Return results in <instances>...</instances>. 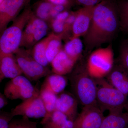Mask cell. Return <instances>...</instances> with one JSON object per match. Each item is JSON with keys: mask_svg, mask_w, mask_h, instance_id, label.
I'll return each mask as SVG.
<instances>
[{"mask_svg": "<svg viewBox=\"0 0 128 128\" xmlns=\"http://www.w3.org/2000/svg\"><path fill=\"white\" fill-rule=\"evenodd\" d=\"M13 117L22 116L28 118H44L46 114V110L40 94L25 100L12 110Z\"/></svg>", "mask_w": 128, "mask_h": 128, "instance_id": "9c48e42d", "label": "cell"}, {"mask_svg": "<svg viewBox=\"0 0 128 128\" xmlns=\"http://www.w3.org/2000/svg\"><path fill=\"white\" fill-rule=\"evenodd\" d=\"M128 114L123 111L110 112L99 128H128Z\"/></svg>", "mask_w": 128, "mask_h": 128, "instance_id": "ac0fdd59", "label": "cell"}, {"mask_svg": "<svg viewBox=\"0 0 128 128\" xmlns=\"http://www.w3.org/2000/svg\"><path fill=\"white\" fill-rule=\"evenodd\" d=\"M70 73L72 90L78 102L83 107L97 105L96 83L88 70L86 63L81 62Z\"/></svg>", "mask_w": 128, "mask_h": 128, "instance_id": "7a4b0ae2", "label": "cell"}, {"mask_svg": "<svg viewBox=\"0 0 128 128\" xmlns=\"http://www.w3.org/2000/svg\"><path fill=\"white\" fill-rule=\"evenodd\" d=\"M120 22L116 2L104 0L94 6L90 25L84 36L86 51L110 42L117 34Z\"/></svg>", "mask_w": 128, "mask_h": 128, "instance_id": "6da1fadb", "label": "cell"}, {"mask_svg": "<svg viewBox=\"0 0 128 128\" xmlns=\"http://www.w3.org/2000/svg\"><path fill=\"white\" fill-rule=\"evenodd\" d=\"M64 36L52 33L50 40L48 43L46 50V56L49 63L51 64L56 56L62 49V40Z\"/></svg>", "mask_w": 128, "mask_h": 128, "instance_id": "603a6c76", "label": "cell"}, {"mask_svg": "<svg viewBox=\"0 0 128 128\" xmlns=\"http://www.w3.org/2000/svg\"><path fill=\"white\" fill-rule=\"evenodd\" d=\"M50 28L54 33L57 35H60L64 37V35L69 32L65 22L58 20L54 19L50 22Z\"/></svg>", "mask_w": 128, "mask_h": 128, "instance_id": "4316f807", "label": "cell"}, {"mask_svg": "<svg viewBox=\"0 0 128 128\" xmlns=\"http://www.w3.org/2000/svg\"><path fill=\"white\" fill-rule=\"evenodd\" d=\"M119 61V65L128 72V40L121 46Z\"/></svg>", "mask_w": 128, "mask_h": 128, "instance_id": "83f0119b", "label": "cell"}, {"mask_svg": "<svg viewBox=\"0 0 128 128\" xmlns=\"http://www.w3.org/2000/svg\"><path fill=\"white\" fill-rule=\"evenodd\" d=\"M124 108H125V109L126 110V111H127L126 112L127 113V114H128V103H127V104H126V106H125Z\"/></svg>", "mask_w": 128, "mask_h": 128, "instance_id": "e575fe53", "label": "cell"}, {"mask_svg": "<svg viewBox=\"0 0 128 128\" xmlns=\"http://www.w3.org/2000/svg\"><path fill=\"white\" fill-rule=\"evenodd\" d=\"M8 104L7 98L4 94L0 93V109L6 106Z\"/></svg>", "mask_w": 128, "mask_h": 128, "instance_id": "836d02e7", "label": "cell"}, {"mask_svg": "<svg viewBox=\"0 0 128 128\" xmlns=\"http://www.w3.org/2000/svg\"><path fill=\"white\" fill-rule=\"evenodd\" d=\"M52 34L36 44L31 49L33 57L36 61L43 66L47 67L49 63L46 56V50Z\"/></svg>", "mask_w": 128, "mask_h": 128, "instance_id": "ffe728a7", "label": "cell"}, {"mask_svg": "<svg viewBox=\"0 0 128 128\" xmlns=\"http://www.w3.org/2000/svg\"><path fill=\"white\" fill-rule=\"evenodd\" d=\"M54 5H62L70 8L73 4V0H46Z\"/></svg>", "mask_w": 128, "mask_h": 128, "instance_id": "1f68e13d", "label": "cell"}, {"mask_svg": "<svg viewBox=\"0 0 128 128\" xmlns=\"http://www.w3.org/2000/svg\"><path fill=\"white\" fill-rule=\"evenodd\" d=\"M95 80L97 86L96 103L101 111L103 112L106 110L123 111L128 102V96L114 88L104 78Z\"/></svg>", "mask_w": 128, "mask_h": 128, "instance_id": "277c9868", "label": "cell"}, {"mask_svg": "<svg viewBox=\"0 0 128 128\" xmlns=\"http://www.w3.org/2000/svg\"><path fill=\"white\" fill-rule=\"evenodd\" d=\"M67 83V79L64 76L50 74L47 76L40 90L50 92L57 96L64 91Z\"/></svg>", "mask_w": 128, "mask_h": 128, "instance_id": "e0dca14e", "label": "cell"}, {"mask_svg": "<svg viewBox=\"0 0 128 128\" xmlns=\"http://www.w3.org/2000/svg\"><path fill=\"white\" fill-rule=\"evenodd\" d=\"M54 6L46 0H41L34 4L32 8L37 17L48 23L50 21V12Z\"/></svg>", "mask_w": 128, "mask_h": 128, "instance_id": "cb8c5ba5", "label": "cell"}, {"mask_svg": "<svg viewBox=\"0 0 128 128\" xmlns=\"http://www.w3.org/2000/svg\"><path fill=\"white\" fill-rule=\"evenodd\" d=\"M107 76V80L113 87L128 96V71L118 65L114 66Z\"/></svg>", "mask_w": 128, "mask_h": 128, "instance_id": "9a60e30c", "label": "cell"}, {"mask_svg": "<svg viewBox=\"0 0 128 128\" xmlns=\"http://www.w3.org/2000/svg\"><path fill=\"white\" fill-rule=\"evenodd\" d=\"M76 62L67 55L63 48L51 62L52 71L54 74L66 75L72 72Z\"/></svg>", "mask_w": 128, "mask_h": 128, "instance_id": "2e32d148", "label": "cell"}, {"mask_svg": "<svg viewBox=\"0 0 128 128\" xmlns=\"http://www.w3.org/2000/svg\"><path fill=\"white\" fill-rule=\"evenodd\" d=\"M119 13L120 28L128 33V0H122L117 3Z\"/></svg>", "mask_w": 128, "mask_h": 128, "instance_id": "d4e9b609", "label": "cell"}, {"mask_svg": "<svg viewBox=\"0 0 128 128\" xmlns=\"http://www.w3.org/2000/svg\"><path fill=\"white\" fill-rule=\"evenodd\" d=\"M114 57L111 44L92 51L86 63L88 70L90 75L95 79L107 76L114 66Z\"/></svg>", "mask_w": 128, "mask_h": 128, "instance_id": "5b68a950", "label": "cell"}, {"mask_svg": "<svg viewBox=\"0 0 128 128\" xmlns=\"http://www.w3.org/2000/svg\"><path fill=\"white\" fill-rule=\"evenodd\" d=\"M76 16V11L72 12L71 14L65 22L66 25L69 31L72 30V26L74 22Z\"/></svg>", "mask_w": 128, "mask_h": 128, "instance_id": "4dcf8cb0", "label": "cell"}, {"mask_svg": "<svg viewBox=\"0 0 128 128\" xmlns=\"http://www.w3.org/2000/svg\"><path fill=\"white\" fill-rule=\"evenodd\" d=\"M78 4L83 7L95 6L104 0H75Z\"/></svg>", "mask_w": 128, "mask_h": 128, "instance_id": "f546056e", "label": "cell"}, {"mask_svg": "<svg viewBox=\"0 0 128 128\" xmlns=\"http://www.w3.org/2000/svg\"><path fill=\"white\" fill-rule=\"evenodd\" d=\"M14 54L22 73L30 81H36L50 74L48 67L40 64L33 57L31 49L20 48Z\"/></svg>", "mask_w": 128, "mask_h": 128, "instance_id": "8992f818", "label": "cell"}, {"mask_svg": "<svg viewBox=\"0 0 128 128\" xmlns=\"http://www.w3.org/2000/svg\"><path fill=\"white\" fill-rule=\"evenodd\" d=\"M40 95L46 110V114L43 118L41 124H44L50 118L51 115L56 110V103L57 96L50 92L40 91Z\"/></svg>", "mask_w": 128, "mask_h": 128, "instance_id": "44dd1931", "label": "cell"}, {"mask_svg": "<svg viewBox=\"0 0 128 128\" xmlns=\"http://www.w3.org/2000/svg\"><path fill=\"white\" fill-rule=\"evenodd\" d=\"M71 12L69 11L68 10L62 12L60 13L54 19L61 22H65L70 15Z\"/></svg>", "mask_w": 128, "mask_h": 128, "instance_id": "d6a6232c", "label": "cell"}, {"mask_svg": "<svg viewBox=\"0 0 128 128\" xmlns=\"http://www.w3.org/2000/svg\"><path fill=\"white\" fill-rule=\"evenodd\" d=\"M14 117L11 112H0V128H9V125Z\"/></svg>", "mask_w": 128, "mask_h": 128, "instance_id": "f1b7e54d", "label": "cell"}, {"mask_svg": "<svg viewBox=\"0 0 128 128\" xmlns=\"http://www.w3.org/2000/svg\"><path fill=\"white\" fill-rule=\"evenodd\" d=\"M4 95L12 100H22L40 94V91L34 87L25 76L21 75L11 79L4 89Z\"/></svg>", "mask_w": 128, "mask_h": 128, "instance_id": "52a82bcc", "label": "cell"}, {"mask_svg": "<svg viewBox=\"0 0 128 128\" xmlns=\"http://www.w3.org/2000/svg\"><path fill=\"white\" fill-rule=\"evenodd\" d=\"M49 28L48 22L38 18L33 12L24 31L20 48L32 49L46 36Z\"/></svg>", "mask_w": 128, "mask_h": 128, "instance_id": "ba28073f", "label": "cell"}, {"mask_svg": "<svg viewBox=\"0 0 128 128\" xmlns=\"http://www.w3.org/2000/svg\"><path fill=\"white\" fill-rule=\"evenodd\" d=\"M78 101L75 97L66 93H61L57 96L56 110L66 115L73 121L77 117Z\"/></svg>", "mask_w": 128, "mask_h": 128, "instance_id": "5bb4252c", "label": "cell"}, {"mask_svg": "<svg viewBox=\"0 0 128 128\" xmlns=\"http://www.w3.org/2000/svg\"><path fill=\"white\" fill-rule=\"evenodd\" d=\"M9 128H38L36 122L29 120L26 117H22L21 119L12 120Z\"/></svg>", "mask_w": 128, "mask_h": 128, "instance_id": "484cf974", "label": "cell"}, {"mask_svg": "<svg viewBox=\"0 0 128 128\" xmlns=\"http://www.w3.org/2000/svg\"><path fill=\"white\" fill-rule=\"evenodd\" d=\"M33 13L32 6L28 5L12 24L0 34V53L14 54L20 48L24 31Z\"/></svg>", "mask_w": 128, "mask_h": 128, "instance_id": "3957f363", "label": "cell"}, {"mask_svg": "<svg viewBox=\"0 0 128 128\" xmlns=\"http://www.w3.org/2000/svg\"><path fill=\"white\" fill-rule=\"evenodd\" d=\"M31 0H4L0 4V33L7 28L10 22H13L20 12L30 4Z\"/></svg>", "mask_w": 128, "mask_h": 128, "instance_id": "30bf717a", "label": "cell"}, {"mask_svg": "<svg viewBox=\"0 0 128 128\" xmlns=\"http://www.w3.org/2000/svg\"><path fill=\"white\" fill-rule=\"evenodd\" d=\"M97 105L83 107L74 121V128H99L105 116Z\"/></svg>", "mask_w": 128, "mask_h": 128, "instance_id": "8fae6325", "label": "cell"}, {"mask_svg": "<svg viewBox=\"0 0 128 128\" xmlns=\"http://www.w3.org/2000/svg\"><path fill=\"white\" fill-rule=\"evenodd\" d=\"M94 6L83 7L76 11V16L72 28V35L70 38L84 37L88 30L92 18Z\"/></svg>", "mask_w": 128, "mask_h": 128, "instance_id": "7c38bea8", "label": "cell"}, {"mask_svg": "<svg viewBox=\"0 0 128 128\" xmlns=\"http://www.w3.org/2000/svg\"><path fill=\"white\" fill-rule=\"evenodd\" d=\"M73 122L64 114L56 110L43 125V128H74Z\"/></svg>", "mask_w": 128, "mask_h": 128, "instance_id": "d6986e66", "label": "cell"}, {"mask_svg": "<svg viewBox=\"0 0 128 128\" xmlns=\"http://www.w3.org/2000/svg\"><path fill=\"white\" fill-rule=\"evenodd\" d=\"M4 0H0V4L2 3Z\"/></svg>", "mask_w": 128, "mask_h": 128, "instance_id": "d590c367", "label": "cell"}, {"mask_svg": "<svg viewBox=\"0 0 128 128\" xmlns=\"http://www.w3.org/2000/svg\"><path fill=\"white\" fill-rule=\"evenodd\" d=\"M84 45L80 38H70L64 46V50L69 57L77 62L83 52Z\"/></svg>", "mask_w": 128, "mask_h": 128, "instance_id": "7402d4cb", "label": "cell"}, {"mask_svg": "<svg viewBox=\"0 0 128 128\" xmlns=\"http://www.w3.org/2000/svg\"><path fill=\"white\" fill-rule=\"evenodd\" d=\"M22 74L14 54L0 53V82L6 78L12 79Z\"/></svg>", "mask_w": 128, "mask_h": 128, "instance_id": "4fadbf2b", "label": "cell"}, {"mask_svg": "<svg viewBox=\"0 0 128 128\" xmlns=\"http://www.w3.org/2000/svg\"></svg>", "mask_w": 128, "mask_h": 128, "instance_id": "8d00e7d4", "label": "cell"}]
</instances>
